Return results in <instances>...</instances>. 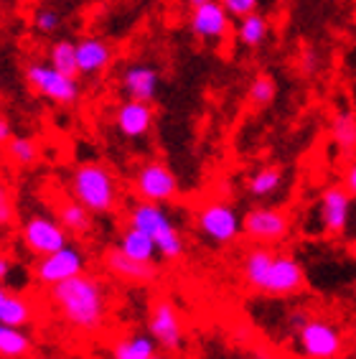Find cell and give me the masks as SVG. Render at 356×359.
Returning a JSON list of instances; mask_svg holds the SVG:
<instances>
[{"label":"cell","mask_w":356,"mask_h":359,"mask_svg":"<svg viewBox=\"0 0 356 359\" xmlns=\"http://www.w3.org/2000/svg\"><path fill=\"white\" fill-rule=\"evenodd\" d=\"M48 298L59 316L71 329L84 334L102 332L107 321V293L100 278L89 276L84 270L82 276H74L48 288Z\"/></svg>","instance_id":"obj_1"},{"label":"cell","mask_w":356,"mask_h":359,"mask_svg":"<svg viewBox=\"0 0 356 359\" xmlns=\"http://www.w3.org/2000/svg\"><path fill=\"white\" fill-rule=\"evenodd\" d=\"M242 276L252 290L275 298L295 296L308 285L303 265L293 255L275 252L270 245H254L252 250H247Z\"/></svg>","instance_id":"obj_2"},{"label":"cell","mask_w":356,"mask_h":359,"mask_svg":"<svg viewBox=\"0 0 356 359\" xmlns=\"http://www.w3.org/2000/svg\"><path fill=\"white\" fill-rule=\"evenodd\" d=\"M69 194L95 217L112 215L120 201V187H117L115 173L100 161L76 163L69 176Z\"/></svg>","instance_id":"obj_3"},{"label":"cell","mask_w":356,"mask_h":359,"mask_svg":"<svg viewBox=\"0 0 356 359\" xmlns=\"http://www.w3.org/2000/svg\"><path fill=\"white\" fill-rule=\"evenodd\" d=\"M128 224L143 229L145 235L153 237V242L158 245V255L163 257L165 263H178L184 257L186 242L173 224V219L168 217V212L163 209V204L137 199L128 212Z\"/></svg>","instance_id":"obj_4"},{"label":"cell","mask_w":356,"mask_h":359,"mask_svg":"<svg viewBox=\"0 0 356 359\" xmlns=\"http://www.w3.org/2000/svg\"><path fill=\"white\" fill-rule=\"evenodd\" d=\"M23 79L31 90L39 97L48 100L62 107H74L82 100V84L79 76H69L64 72H59L56 67H51L43 59H31L23 67Z\"/></svg>","instance_id":"obj_5"},{"label":"cell","mask_w":356,"mask_h":359,"mask_svg":"<svg viewBox=\"0 0 356 359\" xmlns=\"http://www.w3.org/2000/svg\"><path fill=\"white\" fill-rule=\"evenodd\" d=\"M196 229L214 245H232L242 235V217L224 199H206L196 207Z\"/></svg>","instance_id":"obj_6"},{"label":"cell","mask_w":356,"mask_h":359,"mask_svg":"<svg viewBox=\"0 0 356 359\" xmlns=\"http://www.w3.org/2000/svg\"><path fill=\"white\" fill-rule=\"evenodd\" d=\"M132 191L140 201H153V204H171L181 194L176 173L168 168L163 161H145L140 163L132 176Z\"/></svg>","instance_id":"obj_7"},{"label":"cell","mask_w":356,"mask_h":359,"mask_svg":"<svg viewBox=\"0 0 356 359\" xmlns=\"http://www.w3.org/2000/svg\"><path fill=\"white\" fill-rule=\"evenodd\" d=\"M293 219L280 207H254L242 217V235L254 245H280L290 237Z\"/></svg>","instance_id":"obj_8"},{"label":"cell","mask_w":356,"mask_h":359,"mask_svg":"<svg viewBox=\"0 0 356 359\" xmlns=\"http://www.w3.org/2000/svg\"><path fill=\"white\" fill-rule=\"evenodd\" d=\"M295 339H298V349L306 359H338L343 352L341 329L329 318L313 316Z\"/></svg>","instance_id":"obj_9"},{"label":"cell","mask_w":356,"mask_h":359,"mask_svg":"<svg viewBox=\"0 0 356 359\" xmlns=\"http://www.w3.org/2000/svg\"><path fill=\"white\" fill-rule=\"evenodd\" d=\"M148 334L156 339V344L168 354L181 352L184 346V318L171 298H156L148 316Z\"/></svg>","instance_id":"obj_10"},{"label":"cell","mask_w":356,"mask_h":359,"mask_svg":"<svg viewBox=\"0 0 356 359\" xmlns=\"http://www.w3.org/2000/svg\"><path fill=\"white\" fill-rule=\"evenodd\" d=\"M21 240L31 255L43 257L69 245V232L56 217L31 215L21 227Z\"/></svg>","instance_id":"obj_11"},{"label":"cell","mask_w":356,"mask_h":359,"mask_svg":"<svg viewBox=\"0 0 356 359\" xmlns=\"http://www.w3.org/2000/svg\"><path fill=\"white\" fill-rule=\"evenodd\" d=\"M189 31L196 41L224 43L232 36V15L219 0H209L204 6L191 8L189 13Z\"/></svg>","instance_id":"obj_12"},{"label":"cell","mask_w":356,"mask_h":359,"mask_svg":"<svg viewBox=\"0 0 356 359\" xmlns=\"http://www.w3.org/2000/svg\"><path fill=\"white\" fill-rule=\"evenodd\" d=\"M87 270V257L79 248H71V245H64L62 250H56L51 255H43L39 263H36V280L46 288L69 280L74 276H82Z\"/></svg>","instance_id":"obj_13"},{"label":"cell","mask_w":356,"mask_h":359,"mask_svg":"<svg viewBox=\"0 0 356 359\" xmlns=\"http://www.w3.org/2000/svg\"><path fill=\"white\" fill-rule=\"evenodd\" d=\"M351 194L343 189V184H331L318 196V219L326 235L338 237L346 232L351 219Z\"/></svg>","instance_id":"obj_14"},{"label":"cell","mask_w":356,"mask_h":359,"mask_svg":"<svg viewBox=\"0 0 356 359\" xmlns=\"http://www.w3.org/2000/svg\"><path fill=\"white\" fill-rule=\"evenodd\" d=\"M115 130L128 140H143L156 125V110L151 102H140L125 97L123 102L115 104V115H112Z\"/></svg>","instance_id":"obj_15"},{"label":"cell","mask_w":356,"mask_h":359,"mask_svg":"<svg viewBox=\"0 0 356 359\" xmlns=\"http://www.w3.org/2000/svg\"><path fill=\"white\" fill-rule=\"evenodd\" d=\"M102 265H104V270L115 278V280H120V283L151 285L158 280V265L156 263H143V260H135V257L125 255L117 245L110 250H104Z\"/></svg>","instance_id":"obj_16"},{"label":"cell","mask_w":356,"mask_h":359,"mask_svg":"<svg viewBox=\"0 0 356 359\" xmlns=\"http://www.w3.org/2000/svg\"><path fill=\"white\" fill-rule=\"evenodd\" d=\"M115 64V48L107 39L95 34L76 39V67L79 76H102Z\"/></svg>","instance_id":"obj_17"},{"label":"cell","mask_w":356,"mask_h":359,"mask_svg":"<svg viewBox=\"0 0 356 359\" xmlns=\"http://www.w3.org/2000/svg\"><path fill=\"white\" fill-rule=\"evenodd\" d=\"M117 82H120V90L125 92V97L153 104L158 97V87H160V72L153 64L132 62L125 67Z\"/></svg>","instance_id":"obj_18"},{"label":"cell","mask_w":356,"mask_h":359,"mask_svg":"<svg viewBox=\"0 0 356 359\" xmlns=\"http://www.w3.org/2000/svg\"><path fill=\"white\" fill-rule=\"evenodd\" d=\"M54 209H56V219L62 222V227L67 229L69 235L87 237L89 232H92V227H95V219H92L95 215H92L84 204H79L71 194L56 201Z\"/></svg>","instance_id":"obj_19"},{"label":"cell","mask_w":356,"mask_h":359,"mask_svg":"<svg viewBox=\"0 0 356 359\" xmlns=\"http://www.w3.org/2000/svg\"><path fill=\"white\" fill-rule=\"evenodd\" d=\"M153 354H158V344L151 334H128V337H120L110 349L112 359H151Z\"/></svg>","instance_id":"obj_20"},{"label":"cell","mask_w":356,"mask_h":359,"mask_svg":"<svg viewBox=\"0 0 356 359\" xmlns=\"http://www.w3.org/2000/svg\"><path fill=\"white\" fill-rule=\"evenodd\" d=\"M117 248L123 250L125 255L135 257V260H143V263H156V257H158V245L153 242V237L145 235L143 229L130 227V224H128V229L120 235Z\"/></svg>","instance_id":"obj_21"},{"label":"cell","mask_w":356,"mask_h":359,"mask_svg":"<svg viewBox=\"0 0 356 359\" xmlns=\"http://www.w3.org/2000/svg\"><path fill=\"white\" fill-rule=\"evenodd\" d=\"M331 140L343 156H354L356 153V112L338 110L331 118Z\"/></svg>","instance_id":"obj_22"},{"label":"cell","mask_w":356,"mask_h":359,"mask_svg":"<svg viewBox=\"0 0 356 359\" xmlns=\"http://www.w3.org/2000/svg\"><path fill=\"white\" fill-rule=\"evenodd\" d=\"M267 39H270V21H267V15L254 11V13L240 18V23H237V41L245 48H260Z\"/></svg>","instance_id":"obj_23"},{"label":"cell","mask_w":356,"mask_h":359,"mask_svg":"<svg viewBox=\"0 0 356 359\" xmlns=\"http://www.w3.org/2000/svg\"><path fill=\"white\" fill-rule=\"evenodd\" d=\"M282 181H285V173L280 166H262L247 179V191L254 199H267V196L280 191Z\"/></svg>","instance_id":"obj_24"},{"label":"cell","mask_w":356,"mask_h":359,"mask_svg":"<svg viewBox=\"0 0 356 359\" xmlns=\"http://www.w3.org/2000/svg\"><path fill=\"white\" fill-rule=\"evenodd\" d=\"M46 62L69 76H79L76 67V41L71 39H54L46 48Z\"/></svg>","instance_id":"obj_25"},{"label":"cell","mask_w":356,"mask_h":359,"mask_svg":"<svg viewBox=\"0 0 356 359\" xmlns=\"http://www.w3.org/2000/svg\"><path fill=\"white\" fill-rule=\"evenodd\" d=\"M31 321H34V306H31V301L8 290L6 301L0 304V324L23 329V326H28Z\"/></svg>","instance_id":"obj_26"},{"label":"cell","mask_w":356,"mask_h":359,"mask_svg":"<svg viewBox=\"0 0 356 359\" xmlns=\"http://www.w3.org/2000/svg\"><path fill=\"white\" fill-rule=\"evenodd\" d=\"M6 153L8 158L21 168L34 166V163L41 161V145H39L36 138H31V135H13V138L8 140Z\"/></svg>","instance_id":"obj_27"},{"label":"cell","mask_w":356,"mask_h":359,"mask_svg":"<svg viewBox=\"0 0 356 359\" xmlns=\"http://www.w3.org/2000/svg\"><path fill=\"white\" fill-rule=\"evenodd\" d=\"M31 337L23 334V329L18 326H8V324H0V354L3 357H11V359H18V357H26L31 352Z\"/></svg>","instance_id":"obj_28"},{"label":"cell","mask_w":356,"mask_h":359,"mask_svg":"<svg viewBox=\"0 0 356 359\" xmlns=\"http://www.w3.org/2000/svg\"><path fill=\"white\" fill-rule=\"evenodd\" d=\"M275 97H278V82H275L273 76L265 74V72L254 74L249 87H247V100L254 107H267V104L275 102Z\"/></svg>","instance_id":"obj_29"},{"label":"cell","mask_w":356,"mask_h":359,"mask_svg":"<svg viewBox=\"0 0 356 359\" xmlns=\"http://www.w3.org/2000/svg\"><path fill=\"white\" fill-rule=\"evenodd\" d=\"M64 23V15L56 11V8L41 6L36 8L34 15H31V26L39 36H54Z\"/></svg>","instance_id":"obj_30"},{"label":"cell","mask_w":356,"mask_h":359,"mask_svg":"<svg viewBox=\"0 0 356 359\" xmlns=\"http://www.w3.org/2000/svg\"><path fill=\"white\" fill-rule=\"evenodd\" d=\"M221 6L226 8V13L232 15V18H245V15L254 13V11H260V0H219Z\"/></svg>","instance_id":"obj_31"},{"label":"cell","mask_w":356,"mask_h":359,"mask_svg":"<svg viewBox=\"0 0 356 359\" xmlns=\"http://www.w3.org/2000/svg\"><path fill=\"white\" fill-rule=\"evenodd\" d=\"M310 318H313V313L308 311V309H303V306H295V309H290L288 316H285V321H288V329L293 337H298V332H301L303 326L308 324Z\"/></svg>","instance_id":"obj_32"},{"label":"cell","mask_w":356,"mask_h":359,"mask_svg":"<svg viewBox=\"0 0 356 359\" xmlns=\"http://www.w3.org/2000/svg\"><path fill=\"white\" fill-rule=\"evenodd\" d=\"M15 222V207L11 201V194L8 189L0 184V227H11Z\"/></svg>","instance_id":"obj_33"},{"label":"cell","mask_w":356,"mask_h":359,"mask_svg":"<svg viewBox=\"0 0 356 359\" xmlns=\"http://www.w3.org/2000/svg\"><path fill=\"white\" fill-rule=\"evenodd\" d=\"M341 184L343 189L351 194V199L356 201V158H351L343 168V176H341Z\"/></svg>","instance_id":"obj_34"},{"label":"cell","mask_w":356,"mask_h":359,"mask_svg":"<svg viewBox=\"0 0 356 359\" xmlns=\"http://www.w3.org/2000/svg\"><path fill=\"white\" fill-rule=\"evenodd\" d=\"M15 133H13V123L6 118V115H0V148H6L8 140L13 138Z\"/></svg>","instance_id":"obj_35"},{"label":"cell","mask_w":356,"mask_h":359,"mask_svg":"<svg viewBox=\"0 0 356 359\" xmlns=\"http://www.w3.org/2000/svg\"><path fill=\"white\" fill-rule=\"evenodd\" d=\"M11 270H13V260H11L6 252H0V283L11 276Z\"/></svg>","instance_id":"obj_36"},{"label":"cell","mask_w":356,"mask_h":359,"mask_svg":"<svg viewBox=\"0 0 356 359\" xmlns=\"http://www.w3.org/2000/svg\"><path fill=\"white\" fill-rule=\"evenodd\" d=\"M315 64H318V59H315V54L313 51H308V54H306V72H315Z\"/></svg>","instance_id":"obj_37"},{"label":"cell","mask_w":356,"mask_h":359,"mask_svg":"<svg viewBox=\"0 0 356 359\" xmlns=\"http://www.w3.org/2000/svg\"><path fill=\"white\" fill-rule=\"evenodd\" d=\"M186 6H189V11H191V8H196V6H204V3H209V0H184Z\"/></svg>","instance_id":"obj_38"},{"label":"cell","mask_w":356,"mask_h":359,"mask_svg":"<svg viewBox=\"0 0 356 359\" xmlns=\"http://www.w3.org/2000/svg\"><path fill=\"white\" fill-rule=\"evenodd\" d=\"M6 296H8V290L3 288V283H0V304H3V301H6Z\"/></svg>","instance_id":"obj_39"},{"label":"cell","mask_w":356,"mask_h":359,"mask_svg":"<svg viewBox=\"0 0 356 359\" xmlns=\"http://www.w3.org/2000/svg\"><path fill=\"white\" fill-rule=\"evenodd\" d=\"M151 359H168V357H163V354H153Z\"/></svg>","instance_id":"obj_40"}]
</instances>
